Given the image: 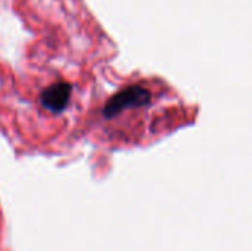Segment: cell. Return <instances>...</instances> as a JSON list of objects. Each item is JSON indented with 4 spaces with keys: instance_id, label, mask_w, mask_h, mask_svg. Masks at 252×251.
Returning <instances> with one entry per match:
<instances>
[{
    "instance_id": "cell-1",
    "label": "cell",
    "mask_w": 252,
    "mask_h": 251,
    "mask_svg": "<svg viewBox=\"0 0 252 251\" xmlns=\"http://www.w3.org/2000/svg\"><path fill=\"white\" fill-rule=\"evenodd\" d=\"M149 99H151V95L146 89L140 86H130L121 90L120 93H117L114 98H111L106 102L103 112L106 117H115L128 108H137V107L146 105Z\"/></svg>"
},
{
    "instance_id": "cell-2",
    "label": "cell",
    "mask_w": 252,
    "mask_h": 251,
    "mask_svg": "<svg viewBox=\"0 0 252 251\" xmlns=\"http://www.w3.org/2000/svg\"><path fill=\"white\" fill-rule=\"evenodd\" d=\"M71 96V86L65 81L55 83L43 90L40 101L46 109L50 112H61L69 102Z\"/></svg>"
}]
</instances>
